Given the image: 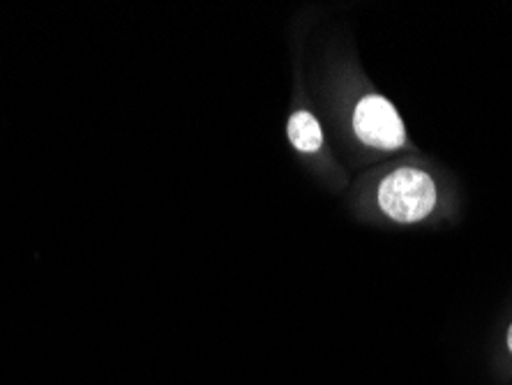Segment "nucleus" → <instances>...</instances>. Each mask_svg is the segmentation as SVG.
<instances>
[{
	"label": "nucleus",
	"mask_w": 512,
	"mask_h": 385,
	"mask_svg": "<svg viewBox=\"0 0 512 385\" xmlns=\"http://www.w3.org/2000/svg\"><path fill=\"white\" fill-rule=\"evenodd\" d=\"M379 206L395 222L425 220L436 206L434 180L420 169H397L379 187Z\"/></svg>",
	"instance_id": "f257e3e1"
},
{
	"label": "nucleus",
	"mask_w": 512,
	"mask_h": 385,
	"mask_svg": "<svg viewBox=\"0 0 512 385\" xmlns=\"http://www.w3.org/2000/svg\"><path fill=\"white\" fill-rule=\"evenodd\" d=\"M353 130H356L360 141L381 150H395L406 143V132L402 120H399V113L386 97L379 95L363 97L358 102L356 111H353Z\"/></svg>",
	"instance_id": "f03ea898"
},
{
	"label": "nucleus",
	"mask_w": 512,
	"mask_h": 385,
	"mask_svg": "<svg viewBox=\"0 0 512 385\" xmlns=\"http://www.w3.org/2000/svg\"><path fill=\"white\" fill-rule=\"evenodd\" d=\"M289 139L300 153H316L323 143L321 125L316 123V118L307 111L293 113L289 120Z\"/></svg>",
	"instance_id": "7ed1b4c3"
},
{
	"label": "nucleus",
	"mask_w": 512,
	"mask_h": 385,
	"mask_svg": "<svg viewBox=\"0 0 512 385\" xmlns=\"http://www.w3.org/2000/svg\"><path fill=\"white\" fill-rule=\"evenodd\" d=\"M508 349H510V353H512V326H510V330H508Z\"/></svg>",
	"instance_id": "20e7f679"
}]
</instances>
